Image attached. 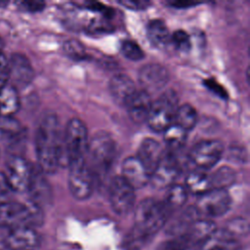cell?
I'll return each mask as SVG.
<instances>
[{
  "label": "cell",
  "mask_w": 250,
  "mask_h": 250,
  "mask_svg": "<svg viewBox=\"0 0 250 250\" xmlns=\"http://www.w3.org/2000/svg\"><path fill=\"white\" fill-rule=\"evenodd\" d=\"M35 151L38 167L44 174H54L62 160V135L57 115L46 112L35 133Z\"/></svg>",
  "instance_id": "cell-1"
},
{
  "label": "cell",
  "mask_w": 250,
  "mask_h": 250,
  "mask_svg": "<svg viewBox=\"0 0 250 250\" xmlns=\"http://www.w3.org/2000/svg\"><path fill=\"white\" fill-rule=\"evenodd\" d=\"M170 210L163 202L146 198L135 209L132 231L147 241L165 225Z\"/></svg>",
  "instance_id": "cell-2"
},
{
  "label": "cell",
  "mask_w": 250,
  "mask_h": 250,
  "mask_svg": "<svg viewBox=\"0 0 250 250\" xmlns=\"http://www.w3.org/2000/svg\"><path fill=\"white\" fill-rule=\"evenodd\" d=\"M43 209L28 200L26 203L8 201L0 204V227L9 229L30 227L35 229L43 223Z\"/></svg>",
  "instance_id": "cell-3"
},
{
  "label": "cell",
  "mask_w": 250,
  "mask_h": 250,
  "mask_svg": "<svg viewBox=\"0 0 250 250\" xmlns=\"http://www.w3.org/2000/svg\"><path fill=\"white\" fill-rule=\"evenodd\" d=\"M179 107V97L172 90H166L151 104L147 116L149 128L157 133L164 132L174 123L176 112Z\"/></svg>",
  "instance_id": "cell-4"
},
{
  "label": "cell",
  "mask_w": 250,
  "mask_h": 250,
  "mask_svg": "<svg viewBox=\"0 0 250 250\" xmlns=\"http://www.w3.org/2000/svg\"><path fill=\"white\" fill-rule=\"evenodd\" d=\"M86 125L78 118L70 119L62 135V155L67 162L85 159L88 149Z\"/></svg>",
  "instance_id": "cell-5"
},
{
  "label": "cell",
  "mask_w": 250,
  "mask_h": 250,
  "mask_svg": "<svg viewBox=\"0 0 250 250\" xmlns=\"http://www.w3.org/2000/svg\"><path fill=\"white\" fill-rule=\"evenodd\" d=\"M89 154L94 172L97 175L106 173L111 167L116 153V145L111 136L105 132H98L88 144Z\"/></svg>",
  "instance_id": "cell-6"
},
{
  "label": "cell",
  "mask_w": 250,
  "mask_h": 250,
  "mask_svg": "<svg viewBox=\"0 0 250 250\" xmlns=\"http://www.w3.org/2000/svg\"><path fill=\"white\" fill-rule=\"evenodd\" d=\"M68 188L72 196L78 200H85L92 194L94 188V175L85 159L69 162Z\"/></svg>",
  "instance_id": "cell-7"
},
{
  "label": "cell",
  "mask_w": 250,
  "mask_h": 250,
  "mask_svg": "<svg viewBox=\"0 0 250 250\" xmlns=\"http://www.w3.org/2000/svg\"><path fill=\"white\" fill-rule=\"evenodd\" d=\"M231 205V198L227 189L211 188L198 197L195 209L200 217L215 218L226 214Z\"/></svg>",
  "instance_id": "cell-8"
},
{
  "label": "cell",
  "mask_w": 250,
  "mask_h": 250,
  "mask_svg": "<svg viewBox=\"0 0 250 250\" xmlns=\"http://www.w3.org/2000/svg\"><path fill=\"white\" fill-rule=\"evenodd\" d=\"M223 152L224 146L219 140H204L192 146L188 157L196 169L206 171L219 162Z\"/></svg>",
  "instance_id": "cell-9"
},
{
  "label": "cell",
  "mask_w": 250,
  "mask_h": 250,
  "mask_svg": "<svg viewBox=\"0 0 250 250\" xmlns=\"http://www.w3.org/2000/svg\"><path fill=\"white\" fill-rule=\"evenodd\" d=\"M108 198L113 211L118 215L124 216L133 209L135 191L121 176H116L109 184Z\"/></svg>",
  "instance_id": "cell-10"
},
{
  "label": "cell",
  "mask_w": 250,
  "mask_h": 250,
  "mask_svg": "<svg viewBox=\"0 0 250 250\" xmlns=\"http://www.w3.org/2000/svg\"><path fill=\"white\" fill-rule=\"evenodd\" d=\"M31 172L32 166L22 156L14 155L7 161L3 174L14 192H23L27 189Z\"/></svg>",
  "instance_id": "cell-11"
},
{
  "label": "cell",
  "mask_w": 250,
  "mask_h": 250,
  "mask_svg": "<svg viewBox=\"0 0 250 250\" xmlns=\"http://www.w3.org/2000/svg\"><path fill=\"white\" fill-rule=\"evenodd\" d=\"M180 173V164L172 151H164L158 165L149 176V183L155 188L162 189L175 184Z\"/></svg>",
  "instance_id": "cell-12"
},
{
  "label": "cell",
  "mask_w": 250,
  "mask_h": 250,
  "mask_svg": "<svg viewBox=\"0 0 250 250\" xmlns=\"http://www.w3.org/2000/svg\"><path fill=\"white\" fill-rule=\"evenodd\" d=\"M34 78V69L29 60L22 54H14L9 59V84L19 89L27 87Z\"/></svg>",
  "instance_id": "cell-13"
},
{
  "label": "cell",
  "mask_w": 250,
  "mask_h": 250,
  "mask_svg": "<svg viewBox=\"0 0 250 250\" xmlns=\"http://www.w3.org/2000/svg\"><path fill=\"white\" fill-rule=\"evenodd\" d=\"M4 244L8 250H36L40 245V236L30 227L13 228L8 229Z\"/></svg>",
  "instance_id": "cell-14"
},
{
  "label": "cell",
  "mask_w": 250,
  "mask_h": 250,
  "mask_svg": "<svg viewBox=\"0 0 250 250\" xmlns=\"http://www.w3.org/2000/svg\"><path fill=\"white\" fill-rule=\"evenodd\" d=\"M45 175L38 166H32L31 177L26 189L29 195V201L41 209L49 205L53 199L52 188Z\"/></svg>",
  "instance_id": "cell-15"
},
{
  "label": "cell",
  "mask_w": 250,
  "mask_h": 250,
  "mask_svg": "<svg viewBox=\"0 0 250 250\" xmlns=\"http://www.w3.org/2000/svg\"><path fill=\"white\" fill-rule=\"evenodd\" d=\"M169 81L168 70L159 63H148L139 71V82L148 95L163 89Z\"/></svg>",
  "instance_id": "cell-16"
},
{
  "label": "cell",
  "mask_w": 250,
  "mask_h": 250,
  "mask_svg": "<svg viewBox=\"0 0 250 250\" xmlns=\"http://www.w3.org/2000/svg\"><path fill=\"white\" fill-rule=\"evenodd\" d=\"M121 177L134 189L142 188L149 183V174L137 156H129L123 161Z\"/></svg>",
  "instance_id": "cell-17"
},
{
  "label": "cell",
  "mask_w": 250,
  "mask_h": 250,
  "mask_svg": "<svg viewBox=\"0 0 250 250\" xmlns=\"http://www.w3.org/2000/svg\"><path fill=\"white\" fill-rule=\"evenodd\" d=\"M164 151L165 150L160 143L151 138L145 139L140 145L137 158L145 166L149 176L160 162L161 158L163 157Z\"/></svg>",
  "instance_id": "cell-18"
},
{
  "label": "cell",
  "mask_w": 250,
  "mask_h": 250,
  "mask_svg": "<svg viewBox=\"0 0 250 250\" xmlns=\"http://www.w3.org/2000/svg\"><path fill=\"white\" fill-rule=\"evenodd\" d=\"M151 104L150 95L143 90H137L125 106L131 120L137 124H141L146 122Z\"/></svg>",
  "instance_id": "cell-19"
},
{
  "label": "cell",
  "mask_w": 250,
  "mask_h": 250,
  "mask_svg": "<svg viewBox=\"0 0 250 250\" xmlns=\"http://www.w3.org/2000/svg\"><path fill=\"white\" fill-rule=\"evenodd\" d=\"M108 90L114 101L124 106L137 92V88L133 80L123 73H119L111 77L108 82Z\"/></svg>",
  "instance_id": "cell-20"
},
{
  "label": "cell",
  "mask_w": 250,
  "mask_h": 250,
  "mask_svg": "<svg viewBox=\"0 0 250 250\" xmlns=\"http://www.w3.org/2000/svg\"><path fill=\"white\" fill-rule=\"evenodd\" d=\"M18 90L7 83L0 88V117H12L20 108Z\"/></svg>",
  "instance_id": "cell-21"
},
{
  "label": "cell",
  "mask_w": 250,
  "mask_h": 250,
  "mask_svg": "<svg viewBox=\"0 0 250 250\" xmlns=\"http://www.w3.org/2000/svg\"><path fill=\"white\" fill-rule=\"evenodd\" d=\"M185 188L188 192L200 196L212 188L210 176L205 171L195 169L188 174Z\"/></svg>",
  "instance_id": "cell-22"
},
{
  "label": "cell",
  "mask_w": 250,
  "mask_h": 250,
  "mask_svg": "<svg viewBox=\"0 0 250 250\" xmlns=\"http://www.w3.org/2000/svg\"><path fill=\"white\" fill-rule=\"evenodd\" d=\"M146 35L149 42L157 48H163L170 43L169 29L166 23L159 19L151 20L147 23Z\"/></svg>",
  "instance_id": "cell-23"
},
{
  "label": "cell",
  "mask_w": 250,
  "mask_h": 250,
  "mask_svg": "<svg viewBox=\"0 0 250 250\" xmlns=\"http://www.w3.org/2000/svg\"><path fill=\"white\" fill-rule=\"evenodd\" d=\"M164 141L169 148V151L174 152L175 150L181 149L187 142L188 132L182 129L180 126L173 123L164 132Z\"/></svg>",
  "instance_id": "cell-24"
},
{
  "label": "cell",
  "mask_w": 250,
  "mask_h": 250,
  "mask_svg": "<svg viewBox=\"0 0 250 250\" xmlns=\"http://www.w3.org/2000/svg\"><path fill=\"white\" fill-rule=\"evenodd\" d=\"M197 121V113L195 108L188 104H184L179 105L174 119V123L184 129L186 132L191 130Z\"/></svg>",
  "instance_id": "cell-25"
},
{
  "label": "cell",
  "mask_w": 250,
  "mask_h": 250,
  "mask_svg": "<svg viewBox=\"0 0 250 250\" xmlns=\"http://www.w3.org/2000/svg\"><path fill=\"white\" fill-rule=\"evenodd\" d=\"M188 190L185 186L174 184L168 188L164 204L171 211V209L181 208L187 201Z\"/></svg>",
  "instance_id": "cell-26"
},
{
  "label": "cell",
  "mask_w": 250,
  "mask_h": 250,
  "mask_svg": "<svg viewBox=\"0 0 250 250\" xmlns=\"http://www.w3.org/2000/svg\"><path fill=\"white\" fill-rule=\"evenodd\" d=\"M234 181H235V173L230 167H228V166L221 167L212 176H210L212 188L227 189V188L232 185Z\"/></svg>",
  "instance_id": "cell-27"
},
{
  "label": "cell",
  "mask_w": 250,
  "mask_h": 250,
  "mask_svg": "<svg viewBox=\"0 0 250 250\" xmlns=\"http://www.w3.org/2000/svg\"><path fill=\"white\" fill-rule=\"evenodd\" d=\"M120 49H121L122 55L130 61L138 62L145 58V53L143 49L134 40H130V39L124 40L121 44Z\"/></svg>",
  "instance_id": "cell-28"
},
{
  "label": "cell",
  "mask_w": 250,
  "mask_h": 250,
  "mask_svg": "<svg viewBox=\"0 0 250 250\" xmlns=\"http://www.w3.org/2000/svg\"><path fill=\"white\" fill-rule=\"evenodd\" d=\"M170 43L177 50L182 52H187L190 48L189 35L182 29H178L170 35Z\"/></svg>",
  "instance_id": "cell-29"
},
{
  "label": "cell",
  "mask_w": 250,
  "mask_h": 250,
  "mask_svg": "<svg viewBox=\"0 0 250 250\" xmlns=\"http://www.w3.org/2000/svg\"><path fill=\"white\" fill-rule=\"evenodd\" d=\"M230 236L236 239L237 236L243 235L248 231V224L244 219L236 218L228 223L224 229Z\"/></svg>",
  "instance_id": "cell-30"
},
{
  "label": "cell",
  "mask_w": 250,
  "mask_h": 250,
  "mask_svg": "<svg viewBox=\"0 0 250 250\" xmlns=\"http://www.w3.org/2000/svg\"><path fill=\"white\" fill-rule=\"evenodd\" d=\"M189 247L191 245L184 235H177L174 238L162 242L157 250H188Z\"/></svg>",
  "instance_id": "cell-31"
},
{
  "label": "cell",
  "mask_w": 250,
  "mask_h": 250,
  "mask_svg": "<svg viewBox=\"0 0 250 250\" xmlns=\"http://www.w3.org/2000/svg\"><path fill=\"white\" fill-rule=\"evenodd\" d=\"M63 50L67 54V56L75 60H81L85 57V51L83 46L80 42L73 39L64 42Z\"/></svg>",
  "instance_id": "cell-32"
},
{
  "label": "cell",
  "mask_w": 250,
  "mask_h": 250,
  "mask_svg": "<svg viewBox=\"0 0 250 250\" xmlns=\"http://www.w3.org/2000/svg\"><path fill=\"white\" fill-rule=\"evenodd\" d=\"M12 117H4L3 124L1 125V130L3 133L8 135L9 138H16L21 136L22 132L21 124Z\"/></svg>",
  "instance_id": "cell-33"
},
{
  "label": "cell",
  "mask_w": 250,
  "mask_h": 250,
  "mask_svg": "<svg viewBox=\"0 0 250 250\" xmlns=\"http://www.w3.org/2000/svg\"><path fill=\"white\" fill-rule=\"evenodd\" d=\"M14 191L10 188L3 173H0V204L12 200V193Z\"/></svg>",
  "instance_id": "cell-34"
},
{
  "label": "cell",
  "mask_w": 250,
  "mask_h": 250,
  "mask_svg": "<svg viewBox=\"0 0 250 250\" xmlns=\"http://www.w3.org/2000/svg\"><path fill=\"white\" fill-rule=\"evenodd\" d=\"M203 83H204L205 87L208 88L215 95L219 96L222 99H227L228 98V92L226 91V89L222 85H220L215 79L208 78V79H205L203 81Z\"/></svg>",
  "instance_id": "cell-35"
},
{
  "label": "cell",
  "mask_w": 250,
  "mask_h": 250,
  "mask_svg": "<svg viewBox=\"0 0 250 250\" xmlns=\"http://www.w3.org/2000/svg\"><path fill=\"white\" fill-rule=\"evenodd\" d=\"M9 78V59L5 56L3 51H0V83L5 85Z\"/></svg>",
  "instance_id": "cell-36"
},
{
  "label": "cell",
  "mask_w": 250,
  "mask_h": 250,
  "mask_svg": "<svg viewBox=\"0 0 250 250\" xmlns=\"http://www.w3.org/2000/svg\"><path fill=\"white\" fill-rule=\"evenodd\" d=\"M20 6L21 9L30 12V13H36L39 11H42L45 7L44 2L39 1H23L20 3Z\"/></svg>",
  "instance_id": "cell-37"
},
{
  "label": "cell",
  "mask_w": 250,
  "mask_h": 250,
  "mask_svg": "<svg viewBox=\"0 0 250 250\" xmlns=\"http://www.w3.org/2000/svg\"><path fill=\"white\" fill-rule=\"evenodd\" d=\"M119 4L124 6L127 9L130 10H135V11H141L146 9L149 5L150 2L148 1H119Z\"/></svg>",
  "instance_id": "cell-38"
},
{
  "label": "cell",
  "mask_w": 250,
  "mask_h": 250,
  "mask_svg": "<svg viewBox=\"0 0 250 250\" xmlns=\"http://www.w3.org/2000/svg\"><path fill=\"white\" fill-rule=\"evenodd\" d=\"M198 3H194V2H171L170 5L174 6L175 8H187V7H191V6H195Z\"/></svg>",
  "instance_id": "cell-39"
},
{
  "label": "cell",
  "mask_w": 250,
  "mask_h": 250,
  "mask_svg": "<svg viewBox=\"0 0 250 250\" xmlns=\"http://www.w3.org/2000/svg\"><path fill=\"white\" fill-rule=\"evenodd\" d=\"M3 46H4V43H3V41H2V38L0 37V51H2Z\"/></svg>",
  "instance_id": "cell-40"
},
{
  "label": "cell",
  "mask_w": 250,
  "mask_h": 250,
  "mask_svg": "<svg viewBox=\"0 0 250 250\" xmlns=\"http://www.w3.org/2000/svg\"><path fill=\"white\" fill-rule=\"evenodd\" d=\"M8 3L7 2H0V8H2V7H4L5 5H7Z\"/></svg>",
  "instance_id": "cell-41"
},
{
  "label": "cell",
  "mask_w": 250,
  "mask_h": 250,
  "mask_svg": "<svg viewBox=\"0 0 250 250\" xmlns=\"http://www.w3.org/2000/svg\"><path fill=\"white\" fill-rule=\"evenodd\" d=\"M2 86H3V84H1V83H0V88H1Z\"/></svg>",
  "instance_id": "cell-42"
}]
</instances>
